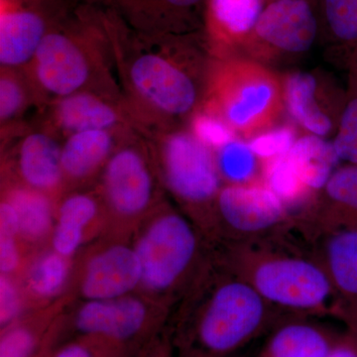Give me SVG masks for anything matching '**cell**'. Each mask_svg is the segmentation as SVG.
<instances>
[{"label":"cell","instance_id":"28","mask_svg":"<svg viewBox=\"0 0 357 357\" xmlns=\"http://www.w3.org/2000/svg\"><path fill=\"white\" fill-rule=\"evenodd\" d=\"M32 107L38 112L24 67H0V131L27 121L26 115Z\"/></svg>","mask_w":357,"mask_h":357},{"label":"cell","instance_id":"36","mask_svg":"<svg viewBox=\"0 0 357 357\" xmlns=\"http://www.w3.org/2000/svg\"><path fill=\"white\" fill-rule=\"evenodd\" d=\"M52 357H117L105 345L89 338L79 340L59 349Z\"/></svg>","mask_w":357,"mask_h":357},{"label":"cell","instance_id":"7","mask_svg":"<svg viewBox=\"0 0 357 357\" xmlns=\"http://www.w3.org/2000/svg\"><path fill=\"white\" fill-rule=\"evenodd\" d=\"M283 103V86L266 68L234 55L211 58L201 109L234 132L251 138L273 128Z\"/></svg>","mask_w":357,"mask_h":357},{"label":"cell","instance_id":"21","mask_svg":"<svg viewBox=\"0 0 357 357\" xmlns=\"http://www.w3.org/2000/svg\"><path fill=\"white\" fill-rule=\"evenodd\" d=\"M314 318L285 317L267 333L255 357H325L340 332Z\"/></svg>","mask_w":357,"mask_h":357},{"label":"cell","instance_id":"9","mask_svg":"<svg viewBox=\"0 0 357 357\" xmlns=\"http://www.w3.org/2000/svg\"><path fill=\"white\" fill-rule=\"evenodd\" d=\"M172 311L135 292L107 300L77 301L61 314L63 325L105 345L117 356L163 325Z\"/></svg>","mask_w":357,"mask_h":357},{"label":"cell","instance_id":"38","mask_svg":"<svg viewBox=\"0 0 357 357\" xmlns=\"http://www.w3.org/2000/svg\"><path fill=\"white\" fill-rule=\"evenodd\" d=\"M75 1L81 2V3L89 4L98 7H110L114 0H75Z\"/></svg>","mask_w":357,"mask_h":357},{"label":"cell","instance_id":"24","mask_svg":"<svg viewBox=\"0 0 357 357\" xmlns=\"http://www.w3.org/2000/svg\"><path fill=\"white\" fill-rule=\"evenodd\" d=\"M262 13V0H208L210 38L213 58L232 56L237 40L255 29Z\"/></svg>","mask_w":357,"mask_h":357},{"label":"cell","instance_id":"11","mask_svg":"<svg viewBox=\"0 0 357 357\" xmlns=\"http://www.w3.org/2000/svg\"><path fill=\"white\" fill-rule=\"evenodd\" d=\"M291 225L287 206L264 183L223 185L215 199L211 248L268 238Z\"/></svg>","mask_w":357,"mask_h":357},{"label":"cell","instance_id":"8","mask_svg":"<svg viewBox=\"0 0 357 357\" xmlns=\"http://www.w3.org/2000/svg\"><path fill=\"white\" fill-rule=\"evenodd\" d=\"M93 187L107 218L102 236L126 241L167 198L146 140L137 130L119 145Z\"/></svg>","mask_w":357,"mask_h":357},{"label":"cell","instance_id":"5","mask_svg":"<svg viewBox=\"0 0 357 357\" xmlns=\"http://www.w3.org/2000/svg\"><path fill=\"white\" fill-rule=\"evenodd\" d=\"M131 243L141 268L137 292L172 312L211 248L168 197L143 220Z\"/></svg>","mask_w":357,"mask_h":357},{"label":"cell","instance_id":"35","mask_svg":"<svg viewBox=\"0 0 357 357\" xmlns=\"http://www.w3.org/2000/svg\"><path fill=\"white\" fill-rule=\"evenodd\" d=\"M30 253L18 234L0 232V274L18 276Z\"/></svg>","mask_w":357,"mask_h":357},{"label":"cell","instance_id":"30","mask_svg":"<svg viewBox=\"0 0 357 357\" xmlns=\"http://www.w3.org/2000/svg\"><path fill=\"white\" fill-rule=\"evenodd\" d=\"M332 143L340 161L357 166V58L351 61L349 91Z\"/></svg>","mask_w":357,"mask_h":357},{"label":"cell","instance_id":"26","mask_svg":"<svg viewBox=\"0 0 357 357\" xmlns=\"http://www.w3.org/2000/svg\"><path fill=\"white\" fill-rule=\"evenodd\" d=\"M286 156L301 182L314 196L323 189L340 161L333 143L312 134L297 138Z\"/></svg>","mask_w":357,"mask_h":357},{"label":"cell","instance_id":"2","mask_svg":"<svg viewBox=\"0 0 357 357\" xmlns=\"http://www.w3.org/2000/svg\"><path fill=\"white\" fill-rule=\"evenodd\" d=\"M172 312L182 357H229L289 317L229 271L213 248Z\"/></svg>","mask_w":357,"mask_h":357},{"label":"cell","instance_id":"37","mask_svg":"<svg viewBox=\"0 0 357 357\" xmlns=\"http://www.w3.org/2000/svg\"><path fill=\"white\" fill-rule=\"evenodd\" d=\"M325 357H357V331L345 328Z\"/></svg>","mask_w":357,"mask_h":357},{"label":"cell","instance_id":"32","mask_svg":"<svg viewBox=\"0 0 357 357\" xmlns=\"http://www.w3.org/2000/svg\"><path fill=\"white\" fill-rule=\"evenodd\" d=\"M296 138L291 126H277L255 134L249 138V146L262 162L284 156L290 151Z\"/></svg>","mask_w":357,"mask_h":357},{"label":"cell","instance_id":"29","mask_svg":"<svg viewBox=\"0 0 357 357\" xmlns=\"http://www.w3.org/2000/svg\"><path fill=\"white\" fill-rule=\"evenodd\" d=\"M223 185L263 183V162L248 143L234 139L215 150Z\"/></svg>","mask_w":357,"mask_h":357},{"label":"cell","instance_id":"23","mask_svg":"<svg viewBox=\"0 0 357 357\" xmlns=\"http://www.w3.org/2000/svg\"><path fill=\"white\" fill-rule=\"evenodd\" d=\"M0 198L7 199L17 215L20 236L30 251L49 245L56 220L55 199L43 192L0 181Z\"/></svg>","mask_w":357,"mask_h":357},{"label":"cell","instance_id":"34","mask_svg":"<svg viewBox=\"0 0 357 357\" xmlns=\"http://www.w3.org/2000/svg\"><path fill=\"white\" fill-rule=\"evenodd\" d=\"M192 132L211 149H218L237 138L236 133L222 121L199 109L189 122Z\"/></svg>","mask_w":357,"mask_h":357},{"label":"cell","instance_id":"18","mask_svg":"<svg viewBox=\"0 0 357 357\" xmlns=\"http://www.w3.org/2000/svg\"><path fill=\"white\" fill-rule=\"evenodd\" d=\"M340 303L345 328L357 331V230L335 232L312 244Z\"/></svg>","mask_w":357,"mask_h":357},{"label":"cell","instance_id":"1","mask_svg":"<svg viewBox=\"0 0 357 357\" xmlns=\"http://www.w3.org/2000/svg\"><path fill=\"white\" fill-rule=\"evenodd\" d=\"M105 18L122 95L140 133L189 124L203 105L211 55L189 35L148 34L110 7Z\"/></svg>","mask_w":357,"mask_h":357},{"label":"cell","instance_id":"27","mask_svg":"<svg viewBox=\"0 0 357 357\" xmlns=\"http://www.w3.org/2000/svg\"><path fill=\"white\" fill-rule=\"evenodd\" d=\"M283 91L284 103L301 128L319 137H325L332 131L333 119L317 100L316 77L307 73H294L285 79Z\"/></svg>","mask_w":357,"mask_h":357},{"label":"cell","instance_id":"33","mask_svg":"<svg viewBox=\"0 0 357 357\" xmlns=\"http://www.w3.org/2000/svg\"><path fill=\"white\" fill-rule=\"evenodd\" d=\"M17 276L0 274V325H13L30 312Z\"/></svg>","mask_w":357,"mask_h":357},{"label":"cell","instance_id":"3","mask_svg":"<svg viewBox=\"0 0 357 357\" xmlns=\"http://www.w3.org/2000/svg\"><path fill=\"white\" fill-rule=\"evenodd\" d=\"M291 238L289 229L268 238L213 249L229 271L286 316L340 321L337 294L312 246L305 249Z\"/></svg>","mask_w":357,"mask_h":357},{"label":"cell","instance_id":"20","mask_svg":"<svg viewBox=\"0 0 357 357\" xmlns=\"http://www.w3.org/2000/svg\"><path fill=\"white\" fill-rule=\"evenodd\" d=\"M74 267L75 258L60 255L50 245L32 251L17 276L30 311L68 298Z\"/></svg>","mask_w":357,"mask_h":357},{"label":"cell","instance_id":"6","mask_svg":"<svg viewBox=\"0 0 357 357\" xmlns=\"http://www.w3.org/2000/svg\"><path fill=\"white\" fill-rule=\"evenodd\" d=\"M141 134L167 197L213 245V211L223 185L215 151L192 132L189 124Z\"/></svg>","mask_w":357,"mask_h":357},{"label":"cell","instance_id":"15","mask_svg":"<svg viewBox=\"0 0 357 357\" xmlns=\"http://www.w3.org/2000/svg\"><path fill=\"white\" fill-rule=\"evenodd\" d=\"M292 229L310 245L328 234L357 230V166L337 167L311 203L294 213Z\"/></svg>","mask_w":357,"mask_h":357},{"label":"cell","instance_id":"14","mask_svg":"<svg viewBox=\"0 0 357 357\" xmlns=\"http://www.w3.org/2000/svg\"><path fill=\"white\" fill-rule=\"evenodd\" d=\"M74 0H0V67H25Z\"/></svg>","mask_w":357,"mask_h":357},{"label":"cell","instance_id":"31","mask_svg":"<svg viewBox=\"0 0 357 357\" xmlns=\"http://www.w3.org/2000/svg\"><path fill=\"white\" fill-rule=\"evenodd\" d=\"M325 13L333 37L357 53V0H325Z\"/></svg>","mask_w":357,"mask_h":357},{"label":"cell","instance_id":"19","mask_svg":"<svg viewBox=\"0 0 357 357\" xmlns=\"http://www.w3.org/2000/svg\"><path fill=\"white\" fill-rule=\"evenodd\" d=\"M265 43L299 54L311 48L317 36V21L304 0H277L262 11L255 28Z\"/></svg>","mask_w":357,"mask_h":357},{"label":"cell","instance_id":"12","mask_svg":"<svg viewBox=\"0 0 357 357\" xmlns=\"http://www.w3.org/2000/svg\"><path fill=\"white\" fill-rule=\"evenodd\" d=\"M139 260L131 241L100 236L75 257L74 276L68 298L107 300L137 292Z\"/></svg>","mask_w":357,"mask_h":357},{"label":"cell","instance_id":"25","mask_svg":"<svg viewBox=\"0 0 357 357\" xmlns=\"http://www.w3.org/2000/svg\"><path fill=\"white\" fill-rule=\"evenodd\" d=\"M70 301H59L44 309L28 312L13 325L2 328L0 357H37L42 345L50 342L56 319Z\"/></svg>","mask_w":357,"mask_h":357},{"label":"cell","instance_id":"10","mask_svg":"<svg viewBox=\"0 0 357 357\" xmlns=\"http://www.w3.org/2000/svg\"><path fill=\"white\" fill-rule=\"evenodd\" d=\"M63 141L37 116L0 131V181L15 183L58 201L66 192Z\"/></svg>","mask_w":357,"mask_h":357},{"label":"cell","instance_id":"16","mask_svg":"<svg viewBox=\"0 0 357 357\" xmlns=\"http://www.w3.org/2000/svg\"><path fill=\"white\" fill-rule=\"evenodd\" d=\"M107 218L95 187L65 192L57 202L50 243L54 250L75 258L105 234Z\"/></svg>","mask_w":357,"mask_h":357},{"label":"cell","instance_id":"22","mask_svg":"<svg viewBox=\"0 0 357 357\" xmlns=\"http://www.w3.org/2000/svg\"><path fill=\"white\" fill-rule=\"evenodd\" d=\"M203 0H114L110 8L124 22L148 34L187 35L191 11Z\"/></svg>","mask_w":357,"mask_h":357},{"label":"cell","instance_id":"4","mask_svg":"<svg viewBox=\"0 0 357 357\" xmlns=\"http://www.w3.org/2000/svg\"><path fill=\"white\" fill-rule=\"evenodd\" d=\"M24 69L38 112L84 89H121L105 7L73 2L42 40Z\"/></svg>","mask_w":357,"mask_h":357},{"label":"cell","instance_id":"17","mask_svg":"<svg viewBox=\"0 0 357 357\" xmlns=\"http://www.w3.org/2000/svg\"><path fill=\"white\" fill-rule=\"evenodd\" d=\"M133 131L136 129L91 130L66 138L61 153L66 192L93 188L117 148Z\"/></svg>","mask_w":357,"mask_h":357},{"label":"cell","instance_id":"13","mask_svg":"<svg viewBox=\"0 0 357 357\" xmlns=\"http://www.w3.org/2000/svg\"><path fill=\"white\" fill-rule=\"evenodd\" d=\"M37 119L62 140L91 130H138L121 89H84L49 103Z\"/></svg>","mask_w":357,"mask_h":357}]
</instances>
